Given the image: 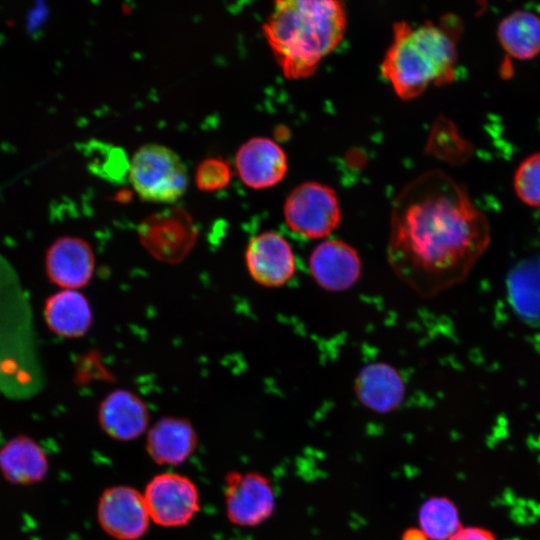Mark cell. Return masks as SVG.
Returning a JSON list of instances; mask_svg holds the SVG:
<instances>
[{"mask_svg": "<svg viewBox=\"0 0 540 540\" xmlns=\"http://www.w3.org/2000/svg\"><path fill=\"white\" fill-rule=\"evenodd\" d=\"M143 496L150 519L161 526L184 525L198 510L196 486L176 473H164L153 478Z\"/></svg>", "mask_w": 540, "mask_h": 540, "instance_id": "6", "label": "cell"}, {"mask_svg": "<svg viewBox=\"0 0 540 540\" xmlns=\"http://www.w3.org/2000/svg\"><path fill=\"white\" fill-rule=\"evenodd\" d=\"M227 515L240 526H255L267 520L275 508L271 482L259 473H235L226 487Z\"/></svg>", "mask_w": 540, "mask_h": 540, "instance_id": "9", "label": "cell"}, {"mask_svg": "<svg viewBox=\"0 0 540 540\" xmlns=\"http://www.w3.org/2000/svg\"><path fill=\"white\" fill-rule=\"evenodd\" d=\"M44 318L53 333L66 338H76L89 330L92 311L87 299L80 292L63 289L47 298Z\"/></svg>", "mask_w": 540, "mask_h": 540, "instance_id": "16", "label": "cell"}, {"mask_svg": "<svg viewBox=\"0 0 540 540\" xmlns=\"http://www.w3.org/2000/svg\"><path fill=\"white\" fill-rule=\"evenodd\" d=\"M95 266L91 246L78 237L65 236L55 240L45 256L46 274L50 281L64 289L86 285Z\"/></svg>", "mask_w": 540, "mask_h": 540, "instance_id": "12", "label": "cell"}, {"mask_svg": "<svg viewBox=\"0 0 540 540\" xmlns=\"http://www.w3.org/2000/svg\"><path fill=\"white\" fill-rule=\"evenodd\" d=\"M48 472L47 454L32 437L18 434L0 447V474L6 482L31 486L42 482Z\"/></svg>", "mask_w": 540, "mask_h": 540, "instance_id": "14", "label": "cell"}, {"mask_svg": "<svg viewBox=\"0 0 540 540\" xmlns=\"http://www.w3.org/2000/svg\"><path fill=\"white\" fill-rule=\"evenodd\" d=\"M514 190L527 206L540 208V152L526 157L514 175Z\"/></svg>", "mask_w": 540, "mask_h": 540, "instance_id": "21", "label": "cell"}, {"mask_svg": "<svg viewBox=\"0 0 540 540\" xmlns=\"http://www.w3.org/2000/svg\"><path fill=\"white\" fill-rule=\"evenodd\" d=\"M456 62L455 40L443 25L427 21L414 27L399 21L393 25L381 73L399 98L411 100L430 85L452 81Z\"/></svg>", "mask_w": 540, "mask_h": 540, "instance_id": "3", "label": "cell"}, {"mask_svg": "<svg viewBox=\"0 0 540 540\" xmlns=\"http://www.w3.org/2000/svg\"><path fill=\"white\" fill-rule=\"evenodd\" d=\"M195 443V432L186 420L167 417L150 430L147 448L157 462L179 464L192 453Z\"/></svg>", "mask_w": 540, "mask_h": 540, "instance_id": "18", "label": "cell"}, {"mask_svg": "<svg viewBox=\"0 0 540 540\" xmlns=\"http://www.w3.org/2000/svg\"><path fill=\"white\" fill-rule=\"evenodd\" d=\"M448 540H497L495 534L482 527L461 526Z\"/></svg>", "mask_w": 540, "mask_h": 540, "instance_id": "23", "label": "cell"}, {"mask_svg": "<svg viewBox=\"0 0 540 540\" xmlns=\"http://www.w3.org/2000/svg\"><path fill=\"white\" fill-rule=\"evenodd\" d=\"M244 258L250 277L266 288L282 287L296 273L293 248L275 231H263L253 236L246 246Z\"/></svg>", "mask_w": 540, "mask_h": 540, "instance_id": "7", "label": "cell"}, {"mask_svg": "<svg viewBox=\"0 0 540 540\" xmlns=\"http://www.w3.org/2000/svg\"><path fill=\"white\" fill-rule=\"evenodd\" d=\"M235 164L242 182L253 189L277 185L288 169L286 153L267 137H253L242 144L236 153Z\"/></svg>", "mask_w": 540, "mask_h": 540, "instance_id": "11", "label": "cell"}, {"mask_svg": "<svg viewBox=\"0 0 540 540\" xmlns=\"http://www.w3.org/2000/svg\"><path fill=\"white\" fill-rule=\"evenodd\" d=\"M308 269L315 283L329 292L352 288L362 273L357 249L341 239H325L310 252Z\"/></svg>", "mask_w": 540, "mask_h": 540, "instance_id": "8", "label": "cell"}, {"mask_svg": "<svg viewBox=\"0 0 540 540\" xmlns=\"http://www.w3.org/2000/svg\"><path fill=\"white\" fill-rule=\"evenodd\" d=\"M101 527L120 540H134L146 532L150 519L144 496L137 490L118 486L106 490L99 501Z\"/></svg>", "mask_w": 540, "mask_h": 540, "instance_id": "10", "label": "cell"}, {"mask_svg": "<svg viewBox=\"0 0 540 540\" xmlns=\"http://www.w3.org/2000/svg\"><path fill=\"white\" fill-rule=\"evenodd\" d=\"M490 241L485 214L461 185L439 170L415 178L392 203L387 261L422 298L464 281Z\"/></svg>", "mask_w": 540, "mask_h": 540, "instance_id": "1", "label": "cell"}, {"mask_svg": "<svg viewBox=\"0 0 540 540\" xmlns=\"http://www.w3.org/2000/svg\"><path fill=\"white\" fill-rule=\"evenodd\" d=\"M358 401L377 413H389L404 400L406 384L399 371L386 362H372L362 367L354 381Z\"/></svg>", "mask_w": 540, "mask_h": 540, "instance_id": "13", "label": "cell"}, {"mask_svg": "<svg viewBox=\"0 0 540 540\" xmlns=\"http://www.w3.org/2000/svg\"><path fill=\"white\" fill-rule=\"evenodd\" d=\"M283 216L295 234L305 239H325L339 226L341 208L332 187L308 181L297 185L286 197Z\"/></svg>", "mask_w": 540, "mask_h": 540, "instance_id": "5", "label": "cell"}, {"mask_svg": "<svg viewBox=\"0 0 540 540\" xmlns=\"http://www.w3.org/2000/svg\"><path fill=\"white\" fill-rule=\"evenodd\" d=\"M148 416L144 402L126 390L111 392L99 407L102 428L118 440L138 437L147 427Z\"/></svg>", "mask_w": 540, "mask_h": 540, "instance_id": "15", "label": "cell"}, {"mask_svg": "<svg viewBox=\"0 0 540 540\" xmlns=\"http://www.w3.org/2000/svg\"><path fill=\"white\" fill-rule=\"evenodd\" d=\"M346 7L337 0H278L263 24V34L287 79L316 72L342 41Z\"/></svg>", "mask_w": 540, "mask_h": 540, "instance_id": "2", "label": "cell"}, {"mask_svg": "<svg viewBox=\"0 0 540 540\" xmlns=\"http://www.w3.org/2000/svg\"><path fill=\"white\" fill-rule=\"evenodd\" d=\"M507 294L516 314L530 324L540 323V257L517 263L506 280Z\"/></svg>", "mask_w": 540, "mask_h": 540, "instance_id": "17", "label": "cell"}, {"mask_svg": "<svg viewBox=\"0 0 540 540\" xmlns=\"http://www.w3.org/2000/svg\"><path fill=\"white\" fill-rule=\"evenodd\" d=\"M497 37L506 53L529 60L540 53V17L527 10H516L501 20Z\"/></svg>", "mask_w": 540, "mask_h": 540, "instance_id": "19", "label": "cell"}, {"mask_svg": "<svg viewBox=\"0 0 540 540\" xmlns=\"http://www.w3.org/2000/svg\"><path fill=\"white\" fill-rule=\"evenodd\" d=\"M128 178L141 199L173 203L186 191L188 177L180 157L160 144H145L129 162Z\"/></svg>", "mask_w": 540, "mask_h": 540, "instance_id": "4", "label": "cell"}, {"mask_svg": "<svg viewBox=\"0 0 540 540\" xmlns=\"http://www.w3.org/2000/svg\"><path fill=\"white\" fill-rule=\"evenodd\" d=\"M401 540H430L427 535L419 528H408L402 534Z\"/></svg>", "mask_w": 540, "mask_h": 540, "instance_id": "24", "label": "cell"}, {"mask_svg": "<svg viewBox=\"0 0 540 540\" xmlns=\"http://www.w3.org/2000/svg\"><path fill=\"white\" fill-rule=\"evenodd\" d=\"M231 179L228 163L220 158L203 160L196 169L195 180L198 188L205 192H214L225 188Z\"/></svg>", "mask_w": 540, "mask_h": 540, "instance_id": "22", "label": "cell"}, {"mask_svg": "<svg viewBox=\"0 0 540 540\" xmlns=\"http://www.w3.org/2000/svg\"><path fill=\"white\" fill-rule=\"evenodd\" d=\"M418 520L419 528L430 540H448L461 528L458 508L445 496H432L424 501Z\"/></svg>", "mask_w": 540, "mask_h": 540, "instance_id": "20", "label": "cell"}]
</instances>
